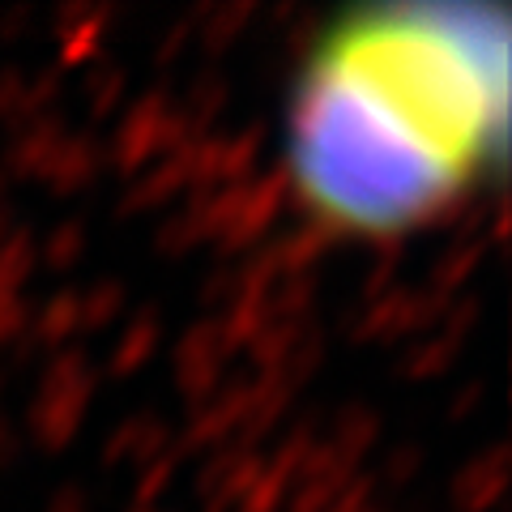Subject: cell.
<instances>
[{
  "label": "cell",
  "mask_w": 512,
  "mask_h": 512,
  "mask_svg": "<svg viewBox=\"0 0 512 512\" xmlns=\"http://www.w3.org/2000/svg\"><path fill=\"white\" fill-rule=\"evenodd\" d=\"M512 22L491 0L333 13L282 111V171L320 231L402 239L508 167Z\"/></svg>",
  "instance_id": "6da1fadb"
}]
</instances>
